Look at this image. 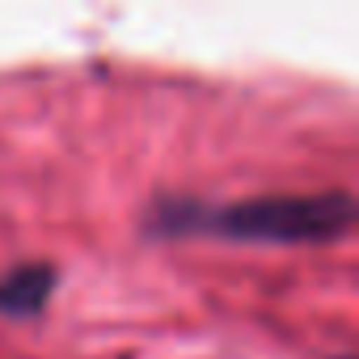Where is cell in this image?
I'll list each match as a JSON object with an SVG mask.
<instances>
[{"label": "cell", "mask_w": 359, "mask_h": 359, "mask_svg": "<svg viewBox=\"0 0 359 359\" xmlns=\"http://www.w3.org/2000/svg\"><path fill=\"white\" fill-rule=\"evenodd\" d=\"M351 224H355V199L346 191L262 195L237 203L165 195L144 216V229L152 237H220L237 245H325L346 237Z\"/></svg>", "instance_id": "6da1fadb"}, {"label": "cell", "mask_w": 359, "mask_h": 359, "mask_svg": "<svg viewBox=\"0 0 359 359\" xmlns=\"http://www.w3.org/2000/svg\"><path fill=\"white\" fill-rule=\"evenodd\" d=\"M55 283H60V271L51 262H18L9 271H0V317H13V321L39 317L51 304Z\"/></svg>", "instance_id": "7a4b0ae2"}, {"label": "cell", "mask_w": 359, "mask_h": 359, "mask_svg": "<svg viewBox=\"0 0 359 359\" xmlns=\"http://www.w3.org/2000/svg\"><path fill=\"white\" fill-rule=\"evenodd\" d=\"M330 359H355V355H351V351H342V355H330Z\"/></svg>", "instance_id": "3957f363"}]
</instances>
